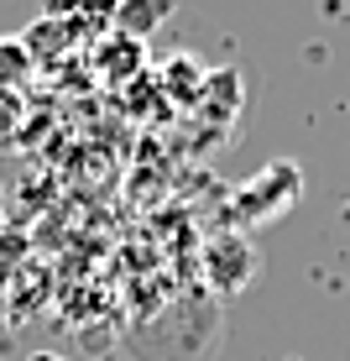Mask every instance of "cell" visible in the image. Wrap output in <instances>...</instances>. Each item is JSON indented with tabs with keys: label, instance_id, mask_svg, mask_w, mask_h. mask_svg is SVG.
Wrapping results in <instances>:
<instances>
[{
	"label": "cell",
	"instance_id": "6da1fadb",
	"mask_svg": "<svg viewBox=\"0 0 350 361\" xmlns=\"http://www.w3.org/2000/svg\"><path fill=\"white\" fill-rule=\"evenodd\" d=\"M204 272H209V283H215L220 293H241L246 283L261 272V257L251 252V241L246 235H220V241H209V252H204Z\"/></svg>",
	"mask_w": 350,
	"mask_h": 361
},
{
	"label": "cell",
	"instance_id": "7a4b0ae2",
	"mask_svg": "<svg viewBox=\"0 0 350 361\" xmlns=\"http://www.w3.org/2000/svg\"><path fill=\"white\" fill-rule=\"evenodd\" d=\"M21 116H27V99H21V90L0 79V136L16 131V126H21Z\"/></svg>",
	"mask_w": 350,
	"mask_h": 361
},
{
	"label": "cell",
	"instance_id": "3957f363",
	"mask_svg": "<svg viewBox=\"0 0 350 361\" xmlns=\"http://www.w3.org/2000/svg\"><path fill=\"white\" fill-rule=\"evenodd\" d=\"M27 361H68V356H58V351H32Z\"/></svg>",
	"mask_w": 350,
	"mask_h": 361
},
{
	"label": "cell",
	"instance_id": "277c9868",
	"mask_svg": "<svg viewBox=\"0 0 350 361\" xmlns=\"http://www.w3.org/2000/svg\"><path fill=\"white\" fill-rule=\"evenodd\" d=\"M345 220H350V204H345Z\"/></svg>",
	"mask_w": 350,
	"mask_h": 361
}]
</instances>
